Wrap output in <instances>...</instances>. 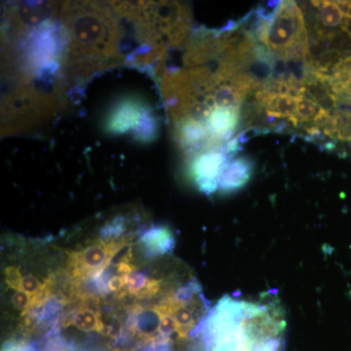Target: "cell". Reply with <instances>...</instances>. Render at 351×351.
<instances>
[{
  "mask_svg": "<svg viewBox=\"0 0 351 351\" xmlns=\"http://www.w3.org/2000/svg\"><path fill=\"white\" fill-rule=\"evenodd\" d=\"M253 36L279 60L307 64L309 36L302 7L294 1L278 2L274 10L256 11Z\"/></svg>",
  "mask_w": 351,
  "mask_h": 351,
  "instance_id": "obj_1",
  "label": "cell"
},
{
  "mask_svg": "<svg viewBox=\"0 0 351 351\" xmlns=\"http://www.w3.org/2000/svg\"><path fill=\"white\" fill-rule=\"evenodd\" d=\"M128 243V239H100L80 251L69 252V274L76 280L97 278L108 269L113 257Z\"/></svg>",
  "mask_w": 351,
  "mask_h": 351,
  "instance_id": "obj_2",
  "label": "cell"
},
{
  "mask_svg": "<svg viewBox=\"0 0 351 351\" xmlns=\"http://www.w3.org/2000/svg\"><path fill=\"white\" fill-rule=\"evenodd\" d=\"M313 7V36L346 29L351 22V1H311Z\"/></svg>",
  "mask_w": 351,
  "mask_h": 351,
  "instance_id": "obj_3",
  "label": "cell"
},
{
  "mask_svg": "<svg viewBox=\"0 0 351 351\" xmlns=\"http://www.w3.org/2000/svg\"><path fill=\"white\" fill-rule=\"evenodd\" d=\"M228 162L226 152L203 154L193 161L191 174L201 191L213 193L218 191L219 178Z\"/></svg>",
  "mask_w": 351,
  "mask_h": 351,
  "instance_id": "obj_4",
  "label": "cell"
},
{
  "mask_svg": "<svg viewBox=\"0 0 351 351\" xmlns=\"http://www.w3.org/2000/svg\"><path fill=\"white\" fill-rule=\"evenodd\" d=\"M206 130L211 144H219L228 140L240 121V108H214L208 110L205 114Z\"/></svg>",
  "mask_w": 351,
  "mask_h": 351,
  "instance_id": "obj_5",
  "label": "cell"
},
{
  "mask_svg": "<svg viewBox=\"0 0 351 351\" xmlns=\"http://www.w3.org/2000/svg\"><path fill=\"white\" fill-rule=\"evenodd\" d=\"M254 162L247 157H239L228 163L219 178V189L232 193L243 188L253 175Z\"/></svg>",
  "mask_w": 351,
  "mask_h": 351,
  "instance_id": "obj_6",
  "label": "cell"
},
{
  "mask_svg": "<svg viewBox=\"0 0 351 351\" xmlns=\"http://www.w3.org/2000/svg\"><path fill=\"white\" fill-rule=\"evenodd\" d=\"M325 137L351 143V110L335 108L320 128Z\"/></svg>",
  "mask_w": 351,
  "mask_h": 351,
  "instance_id": "obj_7",
  "label": "cell"
},
{
  "mask_svg": "<svg viewBox=\"0 0 351 351\" xmlns=\"http://www.w3.org/2000/svg\"><path fill=\"white\" fill-rule=\"evenodd\" d=\"M335 96L339 104H351V55L341 59L331 69Z\"/></svg>",
  "mask_w": 351,
  "mask_h": 351,
  "instance_id": "obj_8",
  "label": "cell"
},
{
  "mask_svg": "<svg viewBox=\"0 0 351 351\" xmlns=\"http://www.w3.org/2000/svg\"><path fill=\"white\" fill-rule=\"evenodd\" d=\"M141 247L151 256L166 255L174 248V237L169 230L154 228L140 239Z\"/></svg>",
  "mask_w": 351,
  "mask_h": 351,
  "instance_id": "obj_9",
  "label": "cell"
},
{
  "mask_svg": "<svg viewBox=\"0 0 351 351\" xmlns=\"http://www.w3.org/2000/svg\"><path fill=\"white\" fill-rule=\"evenodd\" d=\"M162 286L160 279L151 278L142 272L134 271L127 277L126 293L145 299L158 294Z\"/></svg>",
  "mask_w": 351,
  "mask_h": 351,
  "instance_id": "obj_10",
  "label": "cell"
},
{
  "mask_svg": "<svg viewBox=\"0 0 351 351\" xmlns=\"http://www.w3.org/2000/svg\"><path fill=\"white\" fill-rule=\"evenodd\" d=\"M69 320L71 324L80 331L101 332L105 330V325L100 315L89 307H82L77 309Z\"/></svg>",
  "mask_w": 351,
  "mask_h": 351,
  "instance_id": "obj_11",
  "label": "cell"
},
{
  "mask_svg": "<svg viewBox=\"0 0 351 351\" xmlns=\"http://www.w3.org/2000/svg\"><path fill=\"white\" fill-rule=\"evenodd\" d=\"M283 337H271L253 341L241 351H282Z\"/></svg>",
  "mask_w": 351,
  "mask_h": 351,
  "instance_id": "obj_12",
  "label": "cell"
},
{
  "mask_svg": "<svg viewBox=\"0 0 351 351\" xmlns=\"http://www.w3.org/2000/svg\"><path fill=\"white\" fill-rule=\"evenodd\" d=\"M23 277L24 276L21 272L19 267L16 265H8L4 269V281H5L6 285L14 291H20Z\"/></svg>",
  "mask_w": 351,
  "mask_h": 351,
  "instance_id": "obj_13",
  "label": "cell"
},
{
  "mask_svg": "<svg viewBox=\"0 0 351 351\" xmlns=\"http://www.w3.org/2000/svg\"><path fill=\"white\" fill-rule=\"evenodd\" d=\"M14 308L22 313H27L29 309L32 308V299L31 295L23 291H15L11 299Z\"/></svg>",
  "mask_w": 351,
  "mask_h": 351,
  "instance_id": "obj_14",
  "label": "cell"
},
{
  "mask_svg": "<svg viewBox=\"0 0 351 351\" xmlns=\"http://www.w3.org/2000/svg\"><path fill=\"white\" fill-rule=\"evenodd\" d=\"M3 351H36V350L25 343H12L6 346Z\"/></svg>",
  "mask_w": 351,
  "mask_h": 351,
  "instance_id": "obj_15",
  "label": "cell"
}]
</instances>
